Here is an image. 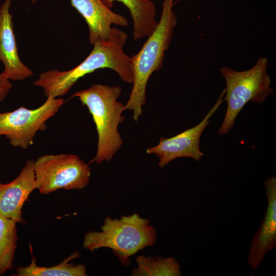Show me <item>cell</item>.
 <instances>
[{
    "label": "cell",
    "mask_w": 276,
    "mask_h": 276,
    "mask_svg": "<svg viewBox=\"0 0 276 276\" xmlns=\"http://www.w3.org/2000/svg\"><path fill=\"white\" fill-rule=\"evenodd\" d=\"M128 35L121 30L112 28L108 39H98L86 58L75 68L67 71L50 70L41 73L34 85L43 88L45 95L58 98L65 95L81 78L100 68H111L121 79L133 82L131 57L123 48Z\"/></svg>",
    "instance_id": "6da1fadb"
},
{
    "label": "cell",
    "mask_w": 276,
    "mask_h": 276,
    "mask_svg": "<svg viewBox=\"0 0 276 276\" xmlns=\"http://www.w3.org/2000/svg\"><path fill=\"white\" fill-rule=\"evenodd\" d=\"M174 1L164 0L161 17L157 27L140 51L131 57L133 86L124 108L133 111L132 118L135 122L143 113L149 78L154 72L162 67L165 52L177 25V18L172 10Z\"/></svg>",
    "instance_id": "7a4b0ae2"
},
{
    "label": "cell",
    "mask_w": 276,
    "mask_h": 276,
    "mask_svg": "<svg viewBox=\"0 0 276 276\" xmlns=\"http://www.w3.org/2000/svg\"><path fill=\"white\" fill-rule=\"evenodd\" d=\"M121 93L122 88L118 86L94 84L71 96L78 98L88 108L96 125L97 151L91 162L99 164L111 160L123 143L118 130L119 124L125 120L122 114L125 105L117 101Z\"/></svg>",
    "instance_id": "3957f363"
},
{
    "label": "cell",
    "mask_w": 276,
    "mask_h": 276,
    "mask_svg": "<svg viewBox=\"0 0 276 276\" xmlns=\"http://www.w3.org/2000/svg\"><path fill=\"white\" fill-rule=\"evenodd\" d=\"M156 238V231L150 221L137 213L122 216L120 219L107 216L101 231L89 232L84 235L83 247L91 252L100 248H109L120 263L127 266L130 264V257L153 246Z\"/></svg>",
    "instance_id": "277c9868"
},
{
    "label": "cell",
    "mask_w": 276,
    "mask_h": 276,
    "mask_svg": "<svg viewBox=\"0 0 276 276\" xmlns=\"http://www.w3.org/2000/svg\"><path fill=\"white\" fill-rule=\"evenodd\" d=\"M268 63L267 57H261L246 71H238L227 66L220 68L226 81L223 101L227 102V107L219 134L223 135L230 131L239 113L248 102L261 103L274 93L267 72Z\"/></svg>",
    "instance_id": "5b68a950"
},
{
    "label": "cell",
    "mask_w": 276,
    "mask_h": 276,
    "mask_svg": "<svg viewBox=\"0 0 276 276\" xmlns=\"http://www.w3.org/2000/svg\"><path fill=\"white\" fill-rule=\"evenodd\" d=\"M88 165L73 154H45L34 163L36 189L47 195L59 189L81 190L89 182Z\"/></svg>",
    "instance_id": "8992f818"
},
{
    "label": "cell",
    "mask_w": 276,
    "mask_h": 276,
    "mask_svg": "<svg viewBox=\"0 0 276 276\" xmlns=\"http://www.w3.org/2000/svg\"><path fill=\"white\" fill-rule=\"evenodd\" d=\"M64 103L62 98L48 96L37 108L21 106L12 111L0 113V136L4 135L12 146L26 150L33 144L36 133L47 129L46 122Z\"/></svg>",
    "instance_id": "52a82bcc"
},
{
    "label": "cell",
    "mask_w": 276,
    "mask_h": 276,
    "mask_svg": "<svg viewBox=\"0 0 276 276\" xmlns=\"http://www.w3.org/2000/svg\"><path fill=\"white\" fill-rule=\"evenodd\" d=\"M224 88L217 102L197 125L169 138L160 137L158 144L146 150L149 154H154L159 158L158 165L163 168L173 159L186 157L200 160L203 154L199 148L202 133L210 123V118L224 101Z\"/></svg>",
    "instance_id": "ba28073f"
},
{
    "label": "cell",
    "mask_w": 276,
    "mask_h": 276,
    "mask_svg": "<svg viewBox=\"0 0 276 276\" xmlns=\"http://www.w3.org/2000/svg\"><path fill=\"white\" fill-rule=\"evenodd\" d=\"M34 163L33 159L28 160L13 180L8 183L0 181V216L12 219L17 223H26L22 209L36 189Z\"/></svg>",
    "instance_id": "9c48e42d"
},
{
    "label": "cell",
    "mask_w": 276,
    "mask_h": 276,
    "mask_svg": "<svg viewBox=\"0 0 276 276\" xmlns=\"http://www.w3.org/2000/svg\"><path fill=\"white\" fill-rule=\"evenodd\" d=\"M267 206L261 225L254 236L247 258L249 266L255 271L268 252L276 246V178L264 182Z\"/></svg>",
    "instance_id": "30bf717a"
},
{
    "label": "cell",
    "mask_w": 276,
    "mask_h": 276,
    "mask_svg": "<svg viewBox=\"0 0 276 276\" xmlns=\"http://www.w3.org/2000/svg\"><path fill=\"white\" fill-rule=\"evenodd\" d=\"M12 0H5L0 7V61L4 65L1 74L7 80H23L33 72L20 60L13 31L12 16L9 12Z\"/></svg>",
    "instance_id": "8fae6325"
},
{
    "label": "cell",
    "mask_w": 276,
    "mask_h": 276,
    "mask_svg": "<svg viewBox=\"0 0 276 276\" xmlns=\"http://www.w3.org/2000/svg\"><path fill=\"white\" fill-rule=\"evenodd\" d=\"M37 0H32L34 3ZM71 5L83 16L89 29V40L94 45L98 39H108L111 25L127 27L123 15L112 11L101 0H70Z\"/></svg>",
    "instance_id": "7c38bea8"
},
{
    "label": "cell",
    "mask_w": 276,
    "mask_h": 276,
    "mask_svg": "<svg viewBox=\"0 0 276 276\" xmlns=\"http://www.w3.org/2000/svg\"><path fill=\"white\" fill-rule=\"evenodd\" d=\"M109 9L113 2L122 3L129 9L133 20V37L138 40L148 37L158 25L154 3L150 0H101Z\"/></svg>",
    "instance_id": "4fadbf2b"
},
{
    "label": "cell",
    "mask_w": 276,
    "mask_h": 276,
    "mask_svg": "<svg viewBox=\"0 0 276 276\" xmlns=\"http://www.w3.org/2000/svg\"><path fill=\"white\" fill-rule=\"evenodd\" d=\"M32 254L31 263L27 266H18L16 269V276H86V268L82 264H75L70 262L80 256V253L75 251L61 261L60 264L51 267L40 266L36 264V258Z\"/></svg>",
    "instance_id": "5bb4252c"
},
{
    "label": "cell",
    "mask_w": 276,
    "mask_h": 276,
    "mask_svg": "<svg viewBox=\"0 0 276 276\" xmlns=\"http://www.w3.org/2000/svg\"><path fill=\"white\" fill-rule=\"evenodd\" d=\"M137 267L131 271V276H180V265L172 257L165 258L144 255L136 258Z\"/></svg>",
    "instance_id": "9a60e30c"
},
{
    "label": "cell",
    "mask_w": 276,
    "mask_h": 276,
    "mask_svg": "<svg viewBox=\"0 0 276 276\" xmlns=\"http://www.w3.org/2000/svg\"><path fill=\"white\" fill-rule=\"evenodd\" d=\"M14 220L0 216V275L13 267L18 237Z\"/></svg>",
    "instance_id": "2e32d148"
},
{
    "label": "cell",
    "mask_w": 276,
    "mask_h": 276,
    "mask_svg": "<svg viewBox=\"0 0 276 276\" xmlns=\"http://www.w3.org/2000/svg\"><path fill=\"white\" fill-rule=\"evenodd\" d=\"M12 87L9 80L3 77L0 74V102H2L7 96Z\"/></svg>",
    "instance_id": "e0dca14e"
},
{
    "label": "cell",
    "mask_w": 276,
    "mask_h": 276,
    "mask_svg": "<svg viewBox=\"0 0 276 276\" xmlns=\"http://www.w3.org/2000/svg\"><path fill=\"white\" fill-rule=\"evenodd\" d=\"M180 0H175V3L179 1Z\"/></svg>",
    "instance_id": "ac0fdd59"
}]
</instances>
